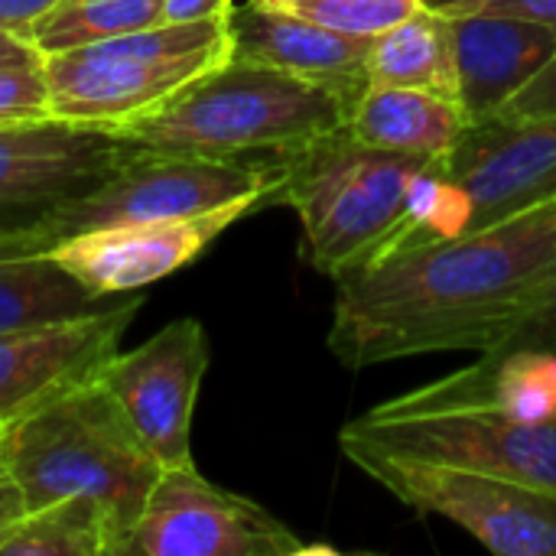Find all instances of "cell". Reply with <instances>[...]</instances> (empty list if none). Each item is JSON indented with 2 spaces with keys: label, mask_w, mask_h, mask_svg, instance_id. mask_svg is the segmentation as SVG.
Returning <instances> with one entry per match:
<instances>
[{
  "label": "cell",
  "mask_w": 556,
  "mask_h": 556,
  "mask_svg": "<svg viewBox=\"0 0 556 556\" xmlns=\"http://www.w3.org/2000/svg\"><path fill=\"white\" fill-rule=\"evenodd\" d=\"M556 257V199L498 225L404 244L336 280L329 349L352 368L492 352Z\"/></svg>",
  "instance_id": "1"
},
{
  "label": "cell",
  "mask_w": 556,
  "mask_h": 556,
  "mask_svg": "<svg viewBox=\"0 0 556 556\" xmlns=\"http://www.w3.org/2000/svg\"><path fill=\"white\" fill-rule=\"evenodd\" d=\"M270 160L280 169L274 205L296 212L306 261L332 280L443 238V156L375 150L342 127Z\"/></svg>",
  "instance_id": "2"
},
{
  "label": "cell",
  "mask_w": 556,
  "mask_h": 556,
  "mask_svg": "<svg viewBox=\"0 0 556 556\" xmlns=\"http://www.w3.org/2000/svg\"><path fill=\"white\" fill-rule=\"evenodd\" d=\"M352 104L332 85L231 55L186 85L156 114L117 134L137 147L166 153L218 160L277 156L342 130Z\"/></svg>",
  "instance_id": "3"
},
{
  "label": "cell",
  "mask_w": 556,
  "mask_h": 556,
  "mask_svg": "<svg viewBox=\"0 0 556 556\" xmlns=\"http://www.w3.org/2000/svg\"><path fill=\"white\" fill-rule=\"evenodd\" d=\"M3 440L26 511L65 495H91L111 511L127 551L163 466L101 378L7 420Z\"/></svg>",
  "instance_id": "4"
},
{
  "label": "cell",
  "mask_w": 556,
  "mask_h": 556,
  "mask_svg": "<svg viewBox=\"0 0 556 556\" xmlns=\"http://www.w3.org/2000/svg\"><path fill=\"white\" fill-rule=\"evenodd\" d=\"M277 189L280 169L270 156L218 160L137 147L130 160L98 189L68 199L65 205L49 212L36 228L0 244V257L46 254L65 238L85 231L153 218H189L235 202H261L264 208L274 205Z\"/></svg>",
  "instance_id": "5"
},
{
  "label": "cell",
  "mask_w": 556,
  "mask_h": 556,
  "mask_svg": "<svg viewBox=\"0 0 556 556\" xmlns=\"http://www.w3.org/2000/svg\"><path fill=\"white\" fill-rule=\"evenodd\" d=\"M339 443L482 469L556 495V417L440 397L427 384L371 407Z\"/></svg>",
  "instance_id": "6"
},
{
  "label": "cell",
  "mask_w": 556,
  "mask_h": 556,
  "mask_svg": "<svg viewBox=\"0 0 556 556\" xmlns=\"http://www.w3.org/2000/svg\"><path fill=\"white\" fill-rule=\"evenodd\" d=\"M371 482L417 515H437L498 556H556V495L453 463L342 443Z\"/></svg>",
  "instance_id": "7"
},
{
  "label": "cell",
  "mask_w": 556,
  "mask_h": 556,
  "mask_svg": "<svg viewBox=\"0 0 556 556\" xmlns=\"http://www.w3.org/2000/svg\"><path fill=\"white\" fill-rule=\"evenodd\" d=\"M440 235L476 231L556 199V114L476 121L443 156Z\"/></svg>",
  "instance_id": "8"
},
{
  "label": "cell",
  "mask_w": 556,
  "mask_h": 556,
  "mask_svg": "<svg viewBox=\"0 0 556 556\" xmlns=\"http://www.w3.org/2000/svg\"><path fill=\"white\" fill-rule=\"evenodd\" d=\"M306 544L257 502L212 485L195 463L166 466L147 495L124 556H309Z\"/></svg>",
  "instance_id": "9"
},
{
  "label": "cell",
  "mask_w": 556,
  "mask_h": 556,
  "mask_svg": "<svg viewBox=\"0 0 556 556\" xmlns=\"http://www.w3.org/2000/svg\"><path fill=\"white\" fill-rule=\"evenodd\" d=\"M137 143L108 127L59 117L0 127V244L36 228L49 212L98 189Z\"/></svg>",
  "instance_id": "10"
},
{
  "label": "cell",
  "mask_w": 556,
  "mask_h": 556,
  "mask_svg": "<svg viewBox=\"0 0 556 556\" xmlns=\"http://www.w3.org/2000/svg\"><path fill=\"white\" fill-rule=\"evenodd\" d=\"M231 59V42L189 55H137L85 46L46 55L52 117L121 130L169 104L186 85Z\"/></svg>",
  "instance_id": "11"
},
{
  "label": "cell",
  "mask_w": 556,
  "mask_h": 556,
  "mask_svg": "<svg viewBox=\"0 0 556 556\" xmlns=\"http://www.w3.org/2000/svg\"><path fill=\"white\" fill-rule=\"evenodd\" d=\"M208 371V336L195 319L163 326L134 352H117L101 381L160 466L192 463V414Z\"/></svg>",
  "instance_id": "12"
},
{
  "label": "cell",
  "mask_w": 556,
  "mask_h": 556,
  "mask_svg": "<svg viewBox=\"0 0 556 556\" xmlns=\"http://www.w3.org/2000/svg\"><path fill=\"white\" fill-rule=\"evenodd\" d=\"M140 303L130 296L81 319L0 332V424L101 378Z\"/></svg>",
  "instance_id": "13"
},
{
  "label": "cell",
  "mask_w": 556,
  "mask_h": 556,
  "mask_svg": "<svg viewBox=\"0 0 556 556\" xmlns=\"http://www.w3.org/2000/svg\"><path fill=\"white\" fill-rule=\"evenodd\" d=\"M254 208H261V202H235L189 218H153L98 228L65 238L46 254H52L94 293H134L192 264L222 231Z\"/></svg>",
  "instance_id": "14"
},
{
  "label": "cell",
  "mask_w": 556,
  "mask_h": 556,
  "mask_svg": "<svg viewBox=\"0 0 556 556\" xmlns=\"http://www.w3.org/2000/svg\"><path fill=\"white\" fill-rule=\"evenodd\" d=\"M228 33L235 59L332 85L352 101L368 88L365 59L375 36H345L257 0L231 10Z\"/></svg>",
  "instance_id": "15"
},
{
  "label": "cell",
  "mask_w": 556,
  "mask_h": 556,
  "mask_svg": "<svg viewBox=\"0 0 556 556\" xmlns=\"http://www.w3.org/2000/svg\"><path fill=\"white\" fill-rule=\"evenodd\" d=\"M459 101L472 124L495 117L556 55V29L518 16H450Z\"/></svg>",
  "instance_id": "16"
},
{
  "label": "cell",
  "mask_w": 556,
  "mask_h": 556,
  "mask_svg": "<svg viewBox=\"0 0 556 556\" xmlns=\"http://www.w3.org/2000/svg\"><path fill=\"white\" fill-rule=\"evenodd\" d=\"M469 127L472 117L459 98L397 85H368L345 121L358 143L407 156H446Z\"/></svg>",
  "instance_id": "17"
},
{
  "label": "cell",
  "mask_w": 556,
  "mask_h": 556,
  "mask_svg": "<svg viewBox=\"0 0 556 556\" xmlns=\"http://www.w3.org/2000/svg\"><path fill=\"white\" fill-rule=\"evenodd\" d=\"M365 72L368 85H397L459 98L450 16L424 3L391 29L378 33L371 39Z\"/></svg>",
  "instance_id": "18"
},
{
  "label": "cell",
  "mask_w": 556,
  "mask_h": 556,
  "mask_svg": "<svg viewBox=\"0 0 556 556\" xmlns=\"http://www.w3.org/2000/svg\"><path fill=\"white\" fill-rule=\"evenodd\" d=\"M104 293H94L52 254L0 257V332L52 326L101 313Z\"/></svg>",
  "instance_id": "19"
},
{
  "label": "cell",
  "mask_w": 556,
  "mask_h": 556,
  "mask_svg": "<svg viewBox=\"0 0 556 556\" xmlns=\"http://www.w3.org/2000/svg\"><path fill=\"white\" fill-rule=\"evenodd\" d=\"M0 556H124V538L98 498L65 495L3 531Z\"/></svg>",
  "instance_id": "20"
},
{
  "label": "cell",
  "mask_w": 556,
  "mask_h": 556,
  "mask_svg": "<svg viewBox=\"0 0 556 556\" xmlns=\"http://www.w3.org/2000/svg\"><path fill=\"white\" fill-rule=\"evenodd\" d=\"M160 20L163 0H55L29 26L26 42L46 59L153 26Z\"/></svg>",
  "instance_id": "21"
},
{
  "label": "cell",
  "mask_w": 556,
  "mask_h": 556,
  "mask_svg": "<svg viewBox=\"0 0 556 556\" xmlns=\"http://www.w3.org/2000/svg\"><path fill=\"white\" fill-rule=\"evenodd\" d=\"M264 7L303 16L345 36H378L424 7V0H257Z\"/></svg>",
  "instance_id": "22"
},
{
  "label": "cell",
  "mask_w": 556,
  "mask_h": 556,
  "mask_svg": "<svg viewBox=\"0 0 556 556\" xmlns=\"http://www.w3.org/2000/svg\"><path fill=\"white\" fill-rule=\"evenodd\" d=\"M492 352H544L556 355V257L531 287L525 313Z\"/></svg>",
  "instance_id": "23"
},
{
  "label": "cell",
  "mask_w": 556,
  "mask_h": 556,
  "mask_svg": "<svg viewBox=\"0 0 556 556\" xmlns=\"http://www.w3.org/2000/svg\"><path fill=\"white\" fill-rule=\"evenodd\" d=\"M52 117L42 59L0 65V127Z\"/></svg>",
  "instance_id": "24"
},
{
  "label": "cell",
  "mask_w": 556,
  "mask_h": 556,
  "mask_svg": "<svg viewBox=\"0 0 556 556\" xmlns=\"http://www.w3.org/2000/svg\"><path fill=\"white\" fill-rule=\"evenodd\" d=\"M424 3L440 10L443 16H469V13L518 16L556 29V0H424Z\"/></svg>",
  "instance_id": "25"
},
{
  "label": "cell",
  "mask_w": 556,
  "mask_h": 556,
  "mask_svg": "<svg viewBox=\"0 0 556 556\" xmlns=\"http://www.w3.org/2000/svg\"><path fill=\"white\" fill-rule=\"evenodd\" d=\"M538 114H556V55L495 117L521 121V117H538Z\"/></svg>",
  "instance_id": "26"
},
{
  "label": "cell",
  "mask_w": 556,
  "mask_h": 556,
  "mask_svg": "<svg viewBox=\"0 0 556 556\" xmlns=\"http://www.w3.org/2000/svg\"><path fill=\"white\" fill-rule=\"evenodd\" d=\"M23 515H26V498L13 476V466L7 456V440H3V424H0V534L10 531Z\"/></svg>",
  "instance_id": "27"
},
{
  "label": "cell",
  "mask_w": 556,
  "mask_h": 556,
  "mask_svg": "<svg viewBox=\"0 0 556 556\" xmlns=\"http://www.w3.org/2000/svg\"><path fill=\"white\" fill-rule=\"evenodd\" d=\"M235 10L231 0H163L166 23H192V20H228Z\"/></svg>",
  "instance_id": "28"
},
{
  "label": "cell",
  "mask_w": 556,
  "mask_h": 556,
  "mask_svg": "<svg viewBox=\"0 0 556 556\" xmlns=\"http://www.w3.org/2000/svg\"><path fill=\"white\" fill-rule=\"evenodd\" d=\"M55 0H0V29L26 39L29 26L52 7Z\"/></svg>",
  "instance_id": "29"
},
{
  "label": "cell",
  "mask_w": 556,
  "mask_h": 556,
  "mask_svg": "<svg viewBox=\"0 0 556 556\" xmlns=\"http://www.w3.org/2000/svg\"><path fill=\"white\" fill-rule=\"evenodd\" d=\"M33 59H42V55H39L23 36L0 29V65H10V62H33Z\"/></svg>",
  "instance_id": "30"
}]
</instances>
